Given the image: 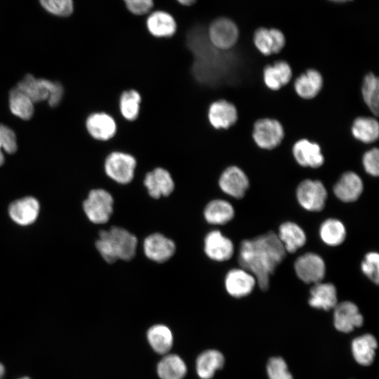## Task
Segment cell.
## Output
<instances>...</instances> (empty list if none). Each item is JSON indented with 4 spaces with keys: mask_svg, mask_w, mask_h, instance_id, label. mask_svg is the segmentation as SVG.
Wrapping results in <instances>:
<instances>
[{
    "mask_svg": "<svg viewBox=\"0 0 379 379\" xmlns=\"http://www.w3.org/2000/svg\"><path fill=\"white\" fill-rule=\"evenodd\" d=\"M286 253L277 234L269 232L244 240L240 245L238 262L242 269L253 275L259 288L267 291L270 277L283 261Z\"/></svg>",
    "mask_w": 379,
    "mask_h": 379,
    "instance_id": "obj_1",
    "label": "cell"
},
{
    "mask_svg": "<svg viewBox=\"0 0 379 379\" xmlns=\"http://www.w3.org/2000/svg\"><path fill=\"white\" fill-rule=\"evenodd\" d=\"M137 244L135 236L119 227L100 231L95 242L98 251L108 263L118 260H131L135 255Z\"/></svg>",
    "mask_w": 379,
    "mask_h": 379,
    "instance_id": "obj_2",
    "label": "cell"
},
{
    "mask_svg": "<svg viewBox=\"0 0 379 379\" xmlns=\"http://www.w3.org/2000/svg\"><path fill=\"white\" fill-rule=\"evenodd\" d=\"M16 87L34 103L47 100L53 107L60 103L63 95V88L59 82L36 79L32 74L25 76Z\"/></svg>",
    "mask_w": 379,
    "mask_h": 379,
    "instance_id": "obj_3",
    "label": "cell"
},
{
    "mask_svg": "<svg viewBox=\"0 0 379 379\" xmlns=\"http://www.w3.org/2000/svg\"><path fill=\"white\" fill-rule=\"evenodd\" d=\"M137 166L138 161L133 155L118 150L110 152L104 162L106 175L121 185L128 184L133 180Z\"/></svg>",
    "mask_w": 379,
    "mask_h": 379,
    "instance_id": "obj_4",
    "label": "cell"
},
{
    "mask_svg": "<svg viewBox=\"0 0 379 379\" xmlns=\"http://www.w3.org/2000/svg\"><path fill=\"white\" fill-rule=\"evenodd\" d=\"M114 199L104 189L90 191L83 203V209L88 219L95 224L106 223L113 212Z\"/></svg>",
    "mask_w": 379,
    "mask_h": 379,
    "instance_id": "obj_5",
    "label": "cell"
},
{
    "mask_svg": "<svg viewBox=\"0 0 379 379\" xmlns=\"http://www.w3.org/2000/svg\"><path fill=\"white\" fill-rule=\"evenodd\" d=\"M206 32L211 44L217 49L223 51L232 48L239 37V30L237 24L227 17L215 19Z\"/></svg>",
    "mask_w": 379,
    "mask_h": 379,
    "instance_id": "obj_6",
    "label": "cell"
},
{
    "mask_svg": "<svg viewBox=\"0 0 379 379\" xmlns=\"http://www.w3.org/2000/svg\"><path fill=\"white\" fill-rule=\"evenodd\" d=\"M252 137L260 148L272 149L279 145L284 138V126L274 119H259L253 124Z\"/></svg>",
    "mask_w": 379,
    "mask_h": 379,
    "instance_id": "obj_7",
    "label": "cell"
},
{
    "mask_svg": "<svg viewBox=\"0 0 379 379\" xmlns=\"http://www.w3.org/2000/svg\"><path fill=\"white\" fill-rule=\"evenodd\" d=\"M296 198L299 204L305 210L319 212L325 206L327 191L321 181L306 179L298 185Z\"/></svg>",
    "mask_w": 379,
    "mask_h": 379,
    "instance_id": "obj_8",
    "label": "cell"
},
{
    "mask_svg": "<svg viewBox=\"0 0 379 379\" xmlns=\"http://www.w3.org/2000/svg\"><path fill=\"white\" fill-rule=\"evenodd\" d=\"M294 269L298 277L306 284L321 282L326 274V265L318 254L309 252L299 256Z\"/></svg>",
    "mask_w": 379,
    "mask_h": 379,
    "instance_id": "obj_9",
    "label": "cell"
},
{
    "mask_svg": "<svg viewBox=\"0 0 379 379\" xmlns=\"http://www.w3.org/2000/svg\"><path fill=\"white\" fill-rule=\"evenodd\" d=\"M207 120L215 130L229 129L238 120L237 108L225 99L215 100L208 107Z\"/></svg>",
    "mask_w": 379,
    "mask_h": 379,
    "instance_id": "obj_10",
    "label": "cell"
},
{
    "mask_svg": "<svg viewBox=\"0 0 379 379\" xmlns=\"http://www.w3.org/2000/svg\"><path fill=\"white\" fill-rule=\"evenodd\" d=\"M218 185L225 194L236 199H241L249 187V180L242 169L237 166H230L222 172Z\"/></svg>",
    "mask_w": 379,
    "mask_h": 379,
    "instance_id": "obj_11",
    "label": "cell"
},
{
    "mask_svg": "<svg viewBox=\"0 0 379 379\" xmlns=\"http://www.w3.org/2000/svg\"><path fill=\"white\" fill-rule=\"evenodd\" d=\"M86 127L93 138L102 142L112 140L117 131L116 119L105 112L90 114L86 119Z\"/></svg>",
    "mask_w": 379,
    "mask_h": 379,
    "instance_id": "obj_12",
    "label": "cell"
},
{
    "mask_svg": "<svg viewBox=\"0 0 379 379\" xmlns=\"http://www.w3.org/2000/svg\"><path fill=\"white\" fill-rule=\"evenodd\" d=\"M143 184L149 196L154 199L169 196L175 189L171 173L161 166L148 171L145 175Z\"/></svg>",
    "mask_w": 379,
    "mask_h": 379,
    "instance_id": "obj_13",
    "label": "cell"
},
{
    "mask_svg": "<svg viewBox=\"0 0 379 379\" xmlns=\"http://www.w3.org/2000/svg\"><path fill=\"white\" fill-rule=\"evenodd\" d=\"M253 41L259 52L266 56L279 53L286 42L285 35L280 29L264 27L255 30Z\"/></svg>",
    "mask_w": 379,
    "mask_h": 379,
    "instance_id": "obj_14",
    "label": "cell"
},
{
    "mask_svg": "<svg viewBox=\"0 0 379 379\" xmlns=\"http://www.w3.org/2000/svg\"><path fill=\"white\" fill-rule=\"evenodd\" d=\"M40 204L37 199L29 196L13 201L8 206L11 219L20 226L33 224L38 218Z\"/></svg>",
    "mask_w": 379,
    "mask_h": 379,
    "instance_id": "obj_15",
    "label": "cell"
},
{
    "mask_svg": "<svg viewBox=\"0 0 379 379\" xmlns=\"http://www.w3.org/2000/svg\"><path fill=\"white\" fill-rule=\"evenodd\" d=\"M364 317L357 305L351 301H343L334 307L333 324L335 328L343 333H349L360 327Z\"/></svg>",
    "mask_w": 379,
    "mask_h": 379,
    "instance_id": "obj_16",
    "label": "cell"
},
{
    "mask_svg": "<svg viewBox=\"0 0 379 379\" xmlns=\"http://www.w3.org/2000/svg\"><path fill=\"white\" fill-rule=\"evenodd\" d=\"M293 156L301 166L317 168L324 162V157L319 144L306 138L296 141L292 148Z\"/></svg>",
    "mask_w": 379,
    "mask_h": 379,
    "instance_id": "obj_17",
    "label": "cell"
},
{
    "mask_svg": "<svg viewBox=\"0 0 379 379\" xmlns=\"http://www.w3.org/2000/svg\"><path fill=\"white\" fill-rule=\"evenodd\" d=\"M144 253L150 260L164 262L169 260L175 251V243L160 233L147 237L143 243Z\"/></svg>",
    "mask_w": 379,
    "mask_h": 379,
    "instance_id": "obj_18",
    "label": "cell"
},
{
    "mask_svg": "<svg viewBox=\"0 0 379 379\" xmlns=\"http://www.w3.org/2000/svg\"><path fill=\"white\" fill-rule=\"evenodd\" d=\"M256 284L253 275L242 268L230 270L225 279V286L227 292L237 298L249 295Z\"/></svg>",
    "mask_w": 379,
    "mask_h": 379,
    "instance_id": "obj_19",
    "label": "cell"
},
{
    "mask_svg": "<svg viewBox=\"0 0 379 379\" xmlns=\"http://www.w3.org/2000/svg\"><path fill=\"white\" fill-rule=\"evenodd\" d=\"M364 184L360 176L353 171L342 174L333 186L335 197L345 203L357 201L363 192Z\"/></svg>",
    "mask_w": 379,
    "mask_h": 379,
    "instance_id": "obj_20",
    "label": "cell"
},
{
    "mask_svg": "<svg viewBox=\"0 0 379 379\" xmlns=\"http://www.w3.org/2000/svg\"><path fill=\"white\" fill-rule=\"evenodd\" d=\"M204 251L206 255L215 261H225L234 253V244L220 231L210 232L204 239Z\"/></svg>",
    "mask_w": 379,
    "mask_h": 379,
    "instance_id": "obj_21",
    "label": "cell"
},
{
    "mask_svg": "<svg viewBox=\"0 0 379 379\" xmlns=\"http://www.w3.org/2000/svg\"><path fill=\"white\" fill-rule=\"evenodd\" d=\"M309 305L315 309L329 310L338 303L337 291L331 283L318 282L310 291Z\"/></svg>",
    "mask_w": 379,
    "mask_h": 379,
    "instance_id": "obj_22",
    "label": "cell"
},
{
    "mask_svg": "<svg viewBox=\"0 0 379 379\" xmlns=\"http://www.w3.org/2000/svg\"><path fill=\"white\" fill-rule=\"evenodd\" d=\"M324 85L321 74L317 69H308L294 81L295 93L303 99H312L321 91Z\"/></svg>",
    "mask_w": 379,
    "mask_h": 379,
    "instance_id": "obj_23",
    "label": "cell"
},
{
    "mask_svg": "<svg viewBox=\"0 0 379 379\" xmlns=\"http://www.w3.org/2000/svg\"><path fill=\"white\" fill-rule=\"evenodd\" d=\"M292 77V69L284 60L268 65L263 69L264 83L272 91H278L288 84Z\"/></svg>",
    "mask_w": 379,
    "mask_h": 379,
    "instance_id": "obj_24",
    "label": "cell"
},
{
    "mask_svg": "<svg viewBox=\"0 0 379 379\" xmlns=\"http://www.w3.org/2000/svg\"><path fill=\"white\" fill-rule=\"evenodd\" d=\"M146 26L148 32L157 38H169L177 30V24L173 17L167 12L157 11L147 18Z\"/></svg>",
    "mask_w": 379,
    "mask_h": 379,
    "instance_id": "obj_25",
    "label": "cell"
},
{
    "mask_svg": "<svg viewBox=\"0 0 379 379\" xmlns=\"http://www.w3.org/2000/svg\"><path fill=\"white\" fill-rule=\"evenodd\" d=\"M277 236L286 252L294 253L306 242V234L298 224L287 221L279 227Z\"/></svg>",
    "mask_w": 379,
    "mask_h": 379,
    "instance_id": "obj_26",
    "label": "cell"
},
{
    "mask_svg": "<svg viewBox=\"0 0 379 379\" xmlns=\"http://www.w3.org/2000/svg\"><path fill=\"white\" fill-rule=\"evenodd\" d=\"M377 346V340L371 334L366 333L357 337L351 345L354 359L361 365H370L373 361Z\"/></svg>",
    "mask_w": 379,
    "mask_h": 379,
    "instance_id": "obj_27",
    "label": "cell"
},
{
    "mask_svg": "<svg viewBox=\"0 0 379 379\" xmlns=\"http://www.w3.org/2000/svg\"><path fill=\"white\" fill-rule=\"evenodd\" d=\"M225 359L221 352L209 350L202 352L196 361V370L201 379H211L215 371L222 368Z\"/></svg>",
    "mask_w": 379,
    "mask_h": 379,
    "instance_id": "obj_28",
    "label": "cell"
},
{
    "mask_svg": "<svg viewBox=\"0 0 379 379\" xmlns=\"http://www.w3.org/2000/svg\"><path fill=\"white\" fill-rule=\"evenodd\" d=\"M142 97L134 88L123 91L119 98L118 108L120 116L127 121H135L140 114Z\"/></svg>",
    "mask_w": 379,
    "mask_h": 379,
    "instance_id": "obj_29",
    "label": "cell"
},
{
    "mask_svg": "<svg viewBox=\"0 0 379 379\" xmlns=\"http://www.w3.org/2000/svg\"><path fill=\"white\" fill-rule=\"evenodd\" d=\"M353 137L364 143H372L378 139L379 124L373 117H359L352 122Z\"/></svg>",
    "mask_w": 379,
    "mask_h": 379,
    "instance_id": "obj_30",
    "label": "cell"
},
{
    "mask_svg": "<svg viewBox=\"0 0 379 379\" xmlns=\"http://www.w3.org/2000/svg\"><path fill=\"white\" fill-rule=\"evenodd\" d=\"M204 214L208 223L224 225L234 218V210L228 201L222 199H214L206 205Z\"/></svg>",
    "mask_w": 379,
    "mask_h": 379,
    "instance_id": "obj_31",
    "label": "cell"
},
{
    "mask_svg": "<svg viewBox=\"0 0 379 379\" xmlns=\"http://www.w3.org/2000/svg\"><path fill=\"white\" fill-rule=\"evenodd\" d=\"M346 234L343 223L335 218L326 219L321 223L319 228L321 240L331 246L340 245L345 241Z\"/></svg>",
    "mask_w": 379,
    "mask_h": 379,
    "instance_id": "obj_32",
    "label": "cell"
},
{
    "mask_svg": "<svg viewBox=\"0 0 379 379\" xmlns=\"http://www.w3.org/2000/svg\"><path fill=\"white\" fill-rule=\"evenodd\" d=\"M186 373L184 361L176 354L165 356L157 365V373L161 379H182Z\"/></svg>",
    "mask_w": 379,
    "mask_h": 379,
    "instance_id": "obj_33",
    "label": "cell"
},
{
    "mask_svg": "<svg viewBox=\"0 0 379 379\" xmlns=\"http://www.w3.org/2000/svg\"><path fill=\"white\" fill-rule=\"evenodd\" d=\"M9 107L16 117L23 119H29L34 113V102L16 86L9 93Z\"/></svg>",
    "mask_w": 379,
    "mask_h": 379,
    "instance_id": "obj_34",
    "label": "cell"
},
{
    "mask_svg": "<svg viewBox=\"0 0 379 379\" xmlns=\"http://www.w3.org/2000/svg\"><path fill=\"white\" fill-rule=\"evenodd\" d=\"M147 340L152 349L159 354H166L173 345L171 330L162 324L152 326L147 331Z\"/></svg>",
    "mask_w": 379,
    "mask_h": 379,
    "instance_id": "obj_35",
    "label": "cell"
},
{
    "mask_svg": "<svg viewBox=\"0 0 379 379\" xmlns=\"http://www.w3.org/2000/svg\"><path fill=\"white\" fill-rule=\"evenodd\" d=\"M361 94L364 102L375 117L379 114V80L372 72L367 74L363 80Z\"/></svg>",
    "mask_w": 379,
    "mask_h": 379,
    "instance_id": "obj_36",
    "label": "cell"
},
{
    "mask_svg": "<svg viewBox=\"0 0 379 379\" xmlns=\"http://www.w3.org/2000/svg\"><path fill=\"white\" fill-rule=\"evenodd\" d=\"M362 272L372 282L378 285L379 282V255L377 252L366 253L361 262Z\"/></svg>",
    "mask_w": 379,
    "mask_h": 379,
    "instance_id": "obj_37",
    "label": "cell"
},
{
    "mask_svg": "<svg viewBox=\"0 0 379 379\" xmlns=\"http://www.w3.org/2000/svg\"><path fill=\"white\" fill-rule=\"evenodd\" d=\"M269 379H293L284 359L279 357H272L267 364Z\"/></svg>",
    "mask_w": 379,
    "mask_h": 379,
    "instance_id": "obj_38",
    "label": "cell"
},
{
    "mask_svg": "<svg viewBox=\"0 0 379 379\" xmlns=\"http://www.w3.org/2000/svg\"><path fill=\"white\" fill-rule=\"evenodd\" d=\"M13 154L17 150L16 136L10 128L0 124V166L4 162V156L2 152Z\"/></svg>",
    "mask_w": 379,
    "mask_h": 379,
    "instance_id": "obj_39",
    "label": "cell"
},
{
    "mask_svg": "<svg viewBox=\"0 0 379 379\" xmlns=\"http://www.w3.org/2000/svg\"><path fill=\"white\" fill-rule=\"evenodd\" d=\"M42 7L51 14L66 17L72 14V0H39Z\"/></svg>",
    "mask_w": 379,
    "mask_h": 379,
    "instance_id": "obj_40",
    "label": "cell"
},
{
    "mask_svg": "<svg viewBox=\"0 0 379 379\" xmlns=\"http://www.w3.org/2000/svg\"><path fill=\"white\" fill-rule=\"evenodd\" d=\"M362 164L365 171L372 175H379V150L377 147L372 148L363 154Z\"/></svg>",
    "mask_w": 379,
    "mask_h": 379,
    "instance_id": "obj_41",
    "label": "cell"
},
{
    "mask_svg": "<svg viewBox=\"0 0 379 379\" xmlns=\"http://www.w3.org/2000/svg\"><path fill=\"white\" fill-rule=\"evenodd\" d=\"M128 10L133 14L141 15L148 13L154 6L153 0H124Z\"/></svg>",
    "mask_w": 379,
    "mask_h": 379,
    "instance_id": "obj_42",
    "label": "cell"
},
{
    "mask_svg": "<svg viewBox=\"0 0 379 379\" xmlns=\"http://www.w3.org/2000/svg\"><path fill=\"white\" fill-rule=\"evenodd\" d=\"M178 3L183 6H191L194 4L196 0H177Z\"/></svg>",
    "mask_w": 379,
    "mask_h": 379,
    "instance_id": "obj_43",
    "label": "cell"
},
{
    "mask_svg": "<svg viewBox=\"0 0 379 379\" xmlns=\"http://www.w3.org/2000/svg\"><path fill=\"white\" fill-rule=\"evenodd\" d=\"M5 374V368L4 365L0 362V379H3Z\"/></svg>",
    "mask_w": 379,
    "mask_h": 379,
    "instance_id": "obj_44",
    "label": "cell"
},
{
    "mask_svg": "<svg viewBox=\"0 0 379 379\" xmlns=\"http://www.w3.org/2000/svg\"><path fill=\"white\" fill-rule=\"evenodd\" d=\"M328 1L333 3H336V4H345V3L352 1L354 0H328Z\"/></svg>",
    "mask_w": 379,
    "mask_h": 379,
    "instance_id": "obj_45",
    "label": "cell"
},
{
    "mask_svg": "<svg viewBox=\"0 0 379 379\" xmlns=\"http://www.w3.org/2000/svg\"><path fill=\"white\" fill-rule=\"evenodd\" d=\"M18 379H30V378H28V377H25H25L20 378H18Z\"/></svg>",
    "mask_w": 379,
    "mask_h": 379,
    "instance_id": "obj_46",
    "label": "cell"
}]
</instances>
